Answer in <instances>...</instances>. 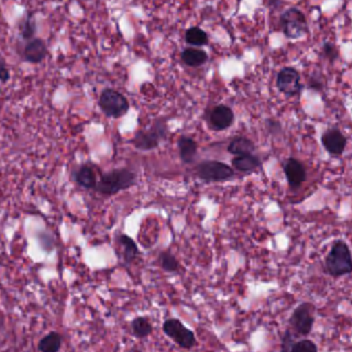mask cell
Returning a JSON list of instances; mask_svg holds the SVG:
<instances>
[{"label": "cell", "instance_id": "cell-22", "mask_svg": "<svg viewBox=\"0 0 352 352\" xmlns=\"http://www.w3.org/2000/svg\"><path fill=\"white\" fill-rule=\"evenodd\" d=\"M131 329H133V335L139 339H144L148 336L151 335L153 331V327L150 322L148 317L138 316L131 321Z\"/></svg>", "mask_w": 352, "mask_h": 352}, {"label": "cell", "instance_id": "cell-16", "mask_svg": "<svg viewBox=\"0 0 352 352\" xmlns=\"http://www.w3.org/2000/svg\"><path fill=\"white\" fill-rule=\"evenodd\" d=\"M75 180L79 186L85 189H96L98 184L96 172L92 166H86V164L78 168L77 172L75 173Z\"/></svg>", "mask_w": 352, "mask_h": 352}, {"label": "cell", "instance_id": "cell-4", "mask_svg": "<svg viewBox=\"0 0 352 352\" xmlns=\"http://www.w3.org/2000/svg\"><path fill=\"white\" fill-rule=\"evenodd\" d=\"M98 106L109 118H121L125 116L129 110L127 98L120 92L111 88H107L102 92L98 100Z\"/></svg>", "mask_w": 352, "mask_h": 352}, {"label": "cell", "instance_id": "cell-12", "mask_svg": "<svg viewBox=\"0 0 352 352\" xmlns=\"http://www.w3.org/2000/svg\"><path fill=\"white\" fill-rule=\"evenodd\" d=\"M323 147L331 155H341L347 146V139L339 129H329L321 138Z\"/></svg>", "mask_w": 352, "mask_h": 352}, {"label": "cell", "instance_id": "cell-17", "mask_svg": "<svg viewBox=\"0 0 352 352\" xmlns=\"http://www.w3.org/2000/svg\"><path fill=\"white\" fill-rule=\"evenodd\" d=\"M179 153L184 164H192L197 156V145L191 138L181 137L178 140Z\"/></svg>", "mask_w": 352, "mask_h": 352}, {"label": "cell", "instance_id": "cell-1", "mask_svg": "<svg viewBox=\"0 0 352 352\" xmlns=\"http://www.w3.org/2000/svg\"><path fill=\"white\" fill-rule=\"evenodd\" d=\"M137 183V175L129 168H117L102 174L96 190L100 195H114L122 190L131 188Z\"/></svg>", "mask_w": 352, "mask_h": 352}, {"label": "cell", "instance_id": "cell-23", "mask_svg": "<svg viewBox=\"0 0 352 352\" xmlns=\"http://www.w3.org/2000/svg\"><path fill=\"white\" fill-rule=\"evenodd\" d=\"M185 41L191 46L203 47L208 45L209 38L207 32L199 28H190L185 32Z\"/></svg>", "mask_w": 352, "mask_h": 352}, {"label": "cell", "instance_id": "cell-8", "mask_svg": "<svg viewBox=\"0 0 352 352\" xmlns=\"http://www.w3.org/2000/svg\"><path fill=\"white\" fill-rule=\"evenodd\" d=\"M197 175L206 181H226L234 176V170L228 164L216 160L201 162L197 166Z\"/></svg>", "mask_w": 352, "mask_h": 352}, {"label": "cell", "instance_id": "cell-18", "mask_svg": "<svg viewBox=\"0 0 352 352\" xmlns=\"http://www.w3.org/2000/svg\"><path fill=\"white\" fill-rule=\"evenodd\" d=\"M255 145L251 140L244 137L234 138L228 147V151L232 155L243 156L252 154Z\"/></svg>", "mask_w": 352, "mask_h": 352}, {"label": "cell", "instance_id": "cell-26", "mask_svg": "<svg viewBox=\"0 0 352 352\" xmlns=\"http://www.w3.org/2000/svg\"><path fill=\"white\" fill-rule=\"evenodd\" d=\"M323 52H324L327 58H329L331 61L336 60L338 56H339V50H338L337 47L331 44V43L325 42L324 44H323Z\"/></svg>", "mask_w": 352, "mask_h": 352}, {"label": "cell", "instance_id": "cell-9", "mask_svg": "<svg viewBox=\"0 0 352 352\" xmlns=\"http://www.w3.org/2000/svg\"><path fill=\"white\" fill-rule=\"evenodd\" d=\"M277 88L280 92L287 96L300 94L302 89L300 76L294 67H284L277 76Z\"/></svg>", "mask_w": 352, "mask_h": 352}, {"label": "cell", "instance_id": "cell-21", "mask_svg": "<svg viewBox=\"0 0 352 352\" xmlns=\"http://www.w3.org/2000/svg\"><path fill=\"white\" fill-rule=\"evenodd\" d=\"M63 346V337L57 331H51L41 339L38 350L41 352H59Z\"/></svg>", "mask_w": 352, "mask_h": 352}, {"label": "cell", "instance_id": "cell-6", "mask_svg": "<svg viewBox=\"0 0 352 352\" xmlns=\"http://www.w3.org/2000/svg\"><path fill=\"white\" fill-rule=\"evenodd\" d=\"M162 331L183 349H191L197 344L195 333L179 319L170 318L164 321Z\"/></svg>", "mask_w": 352, "mask_h": 352}, {"label": "cell", "instance_id": "cell-3", "mask_svg": "<svg viewBox=\"0 0 352 352\" xmlns=\"http://www.w3.org/2000/svg\"><path fill=\"white\" fill-rule=\"evenodd\" d=\"M316 308L310 302H304L298 305L290 315L288 323L290 331L296 337H306L312 331L315 322Z\"/></svg>", "mask_w": 352, "mask_h": 352}, {"label": "cell", "instance_id": "cell-25", "mask_svg": "<svg viewBox=\"0 0 352 352\" xmlns=\"http://www.w3.org/2000/svg\"><path fill=\"white\" fill-rule=\"evenodd\" d=\"M36 19H34L32 14H28L25 19L22 22L21 25H20V34H21V38H23L24 41L28 42V41L36 38Z\"/></svg>", "mask_w": 352, "mask_h": 352}, {"label": "cell", "instance_id": "cell-15", "mask_svg": "<svg viewBox=\"0 0 352 352\" xmlns=\"http://www.w3.org/2000/svg\"><path fill=\"white\" fill-rule=\"evenodd\" d=\"M117 243L120 248L122 249V258L125 263H131L138 255L140 254L139 247L137 243L125 234H118L117 236Z\"/></svg>", "mask_w": 352, "mask_h": 352}, {"label": "cell", "instance_id": "cell-24", "mask_svg": "<svg viewBox=\"0 0 352 352\" xmlns=\"http://www.w3.org/2000/svg\"><path fill=\"white\" fill-rule=\"evenodd\" d=\"M158 263H160L162 269L168 272V273H177L179 271V267H180L178 259L170 251L160 252V256H158Z\"/></svg>", "mask_w": 352, "mask_h": 352}, {"label": "cell", "instance_id": "cell-2", "mask_svg": "<svg viewBox=\"0 0 352 352\" xmlns=\"http://www.w3.org/2000/svg\"><path fill=\"white\" fill-rule=\"evenodd\" d=\"M324 271L331 277H341L351 273V252L343 240L333 242L329 254L325 257Z\"/></svg>", "mask_w": 352, "mask_h": 352}, {"label": "cell", "instance_id": "cell-11", "mask_svg": "<svg viewBox=\"0 0 352 352\" xmlns=\"http://www.w3.org/2000/svg\"><path fill=\"white\" fill-rule=\"evenodd\" d=\"M281 352H318V347L310 339L296 341V336L286 329L282 339Z\"/></svg>", "mask_w": 352, "mask_h": 352}, {"label": "cell", "instance_id": "cell-5", "mask_svg": "<svg viewBox=\"0 0 352 352\" xmlns=\"http://www.w3.org/2000/svg\"><path fill=\"white\" fill-rule=\"evenodd\" d=\"M284 36L290 40H298L308 32V23L304 13L298 8L286 10L280 18Z\"/></svg>", "mask_w": 352, "mask_h": 352}, {"label": "cell", "instance_id": "cell-28", "mask_svg": "<svg viewBox=\"0 0 352 352\" xmlns=\"http://www.w3.org/2000/svg\"><path fill=\"white\" fill-rule=\"evenodd\" d=\"M3 325H5V318H3V314L0 313V331L3 329Z\"/></svg>", "mask_w": 352, "mask_h": 352}, {"label": "cell", "instance_id": "cell-14", "mask_svg": "<svg viewBox=\"0 0 352 352\" xmlns=\"http://www.w3.org/2000/svg\"><path fill=\"white\" fill-rule=\"evenodd\" d=\"M234 120V114L230 107L220 104L215 107L210 113L209 121L214 131H224L232 124Z\"/></svg>", "mask_w": 352, "mask_h": 352}, {"label": "cell", "instance_id": "cell-10", "mask_svg": "<svg viewBox=\"0 0 352 352\" xmlns=\"http://www.w3.org/2000/svg\"><path fill=\"white\" fill-rule=\"evenodd\" d=\"M48 55V47L46 42L42 38H34L32 40L26 42L23 50H22V56L24 60L32 65H38L42 63Z\"/></svg>", "mask_w": 352, "mask_h": 352}, {"label": "cell", "instance_id": "cell-7", "mask_svg": "<svg viewBox=\"0 0 352 352\" xmlns=\"http://www.w3.org/2000/svg\"><path fill=\"white\" fill-rule=\"evenodd\" d=\"M166 135V127L164 123H156L149 131H138L131 144L142 151L155 149L160 141Z\"/></svg>", "mask_w": 352, "mask_h": 352}, {"label": "cell", "instance_id": "cell-19", "mask_svg": "<svg viewBox=\"0 0 352 352\" xmlns=\"http://www.w3.org/2000/svg\"><path fill=\"white\" fill-rule=\"evenodd\" d=\"M182 60L185 65L191 67H199L205 65L208 61V54L204 50L199 49L187 48L182 52Z\"/></svg>", "mask_w": 352, "mask_h": 352}, {"label": "cell", "instance_id": "cell-27", "mask_svg": "<svg viewBox=\"0 0 352 352\" xmlns=\"http://www.w3.org/2000/svg\"><path fill=\"white\" fill-rule=\"evenodd\" d=\"M10 78H11V76H10L9 69H8L7 61L3 58V56L0 55V82L7 83Z\"/></svg>", "mask_w": 352, "mask_h": 352}, {"label": "cell", "instance_id": "cell-13", "mask_svg": "<svg viewBox=\"0 0 352 352\" xmlns=\"http://www.w3.org/2000/svg\"><path fill=\"white\" fill-rule=\"evenodd\" d=\"M284 174L292 188H300L306 180V170L302 162L294 158H288L283 164Z\"/></svg>", "mask_w": 352, "mask_h": 352}, {"label": "cell", "instance_id": "cell-20", "mask_svg": "<svg viewBox=\"0 0 352 352\" xmlns=\"http://www.w3.org/2000/svg\"><path fill=\"white\" fill-rule=\"evenodd\" d=\"M261 162L258 157L249 154V155L238 156L232 160V166L239 172L250 173L261 166Z\"/></svg>", "mask_w": 352, "mask_h": 352}]
</instances>
